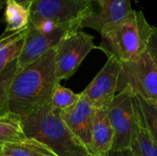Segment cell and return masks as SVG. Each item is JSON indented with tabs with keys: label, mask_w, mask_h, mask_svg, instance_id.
Returning <instances> with one entry per match:
<instances>
[{
	"label": "cell",
	"mask_w": 157,
	"mask_h": 156,
	"mask_svg": "<svg viewBox=\"0 0 157 156\" xmlns=\"http://www.w3.org/2000/svg\"><path fill=\"white\" fill-rule=\"evenodd\" d=\"M4 21L6 22L4 34L17 32L29 27L30 13L25 6L13 0H6Z\"/></svg>",
	"instance_id": "e0dca14e"
},
{
	"label": "cell",
	"mask_w": 157,
	"mask_h": 156,
	"mask_svg": "<svg viewBox=\"0 0 157 156\" xmlns=\"http://www.w3.org/2000/svg\"><path fill=\"white\" fill-rule=\"evenodd\" d=\"M77 30L80 29H66L52 33H41L29 27L26 42L22 53L17 60V68H23L46 52L56 49L65 36Z\"/></svg>",
	"instance_id": "30bf717a"
},
{
	"label": "cell",
	"mask_w": 157,
	"mask_h": 156,
	"mask_svg": "<svg viewBox=\"0 0 157 156\" xmlns=\"http://www.w3.org/2000/svg\"><path fill=\"white\" fill-rule=\"evenodd\" d=\"M0 156H59L43 143L28 138L17 143L0 144Z\"/></svg>",
	"instance_id": "9a60e30c"
},
{
	"label": "cell",
	"mask_w": 157,
	"mask_h": 156,
	"mask_svg": "<svg viewBox=\"0 0 157 156\" xmlns=\"http://www.w3.org/2000/svg\"><path fill=\"white\" fill-rule=\"evenodd\" d=\"M27 7L30 23L40 19L60 23L83 22L95 13L92 4L84 0H32Z\"/></svg>",
	"instance_id": "8992f818"
},
{
	"label": "cell",
	"mask_w": 157,
	"mask_h": 156,
	"mask_svg": "<svg viewBox=\"0 0 157 156\" xmlns=\"http://www.w3.org/2000/svg\"><path fill=\"white\" fill-rule=\"evenodd\" d=\"M134 97L142 108L147 127L157 143V105L147 101L146 99L135 93Z\"/></svg>",
	"instance_id": "ffe728a7"
},
{
	"label": "cell",
	"mask_w": 157,
	"mask_h": 156,
	"mask_svg": "<svg viewBox=\"0 0 157 156\" xmlns=\"http://www.w3.org/2000/svg\"><path fill=\"white\" fill-rule=\"evenodd\" d=\"M108 110L115 135L113 153L131 150L137 122L132 89L126 86L123 90L118 92Z\"/></svg>",
	"instance_id": "277c9868"
},
{
	"label": "cell",
	"mask_w": 157,
	"mask_h": 156,
	"mask_svg": "<svg viewBox=\"0 0 157 156\" xmlns=\"http://www.w3.org/2000/svg\"><path fill=\"white\" fill-rule=\"evenodd\" d=\"M26 139L28 136L21 116L10 111L0 115V144L17 143Z\"/></svg>",
	"instance_id": "2e32d148"
},
{
	"label": "cell",
	"mask_w": 157,
	"mask_h": 156,
	"mask_svg": "<svg viewBox=\"0 0 157 156\" xmlns=\"http://www.w3.org/2000/svg\"><path fill=\"white\" fill-rule=\"evenodd\" d=\"M96 108L81 93L80 100L72 108L61 111V116L76 139L90 154V145Z\"/></svg>",
	"instance_id": "9c48e42d"
},
{
	"label": "cell",
	"mask_w": 157,
	"mask_h": 156,
	"mask_svg": "<svg viewBox=\"0 0 157 156\" xmlns=\"http://www.w3.org/2000/svg\"><path fill=\"white\" fill-rule=\"evenodd\" d=\"M115 156H134L132 150H127V151H122L119 153H115Z\"/></svg>",
	"instance_id": "7402d4cb"
},
{
	"label": "cell",
	"mask_w": 157,
	"mask_h": 156,
	"mask_svg": "<svg viewBox=\"0 0 157 156\" xmlns=\"http://www.w3.org/2000/svg\"><path fill=\"white\" fill-rule=\"evenodd\" d=\"M81 98V93H75L71 89L58 85L52 95L51 106L60 111L66 110L75 106Z\"/></svg>",
	"instance_id": "d6986e66"
},
{
	"label": "cell",
	"mask_w": 157,
	"mask_h": 156,
	"mask_svg": "<svg viewBox=\"0 0 157 156\" xmlns=\"http://www.w3.org/2000/svg\"><path fill=\"white\" fill-rule=\"evenodd\" d=\"M152 32L153 26L144 13L133 10L123 20L103 29L98 49L121 63L132 62L147 51Z\"/></svg>",
	"instance_id": "7a4b0ae2"
},
{
	"label": "cell",
	"mask_w": 157,
	"mask_h": 156,
	"mask_svg": "<svg viewBox=\"0 0 157 156\" xmlns=\"http://www.w3.org/2000/svg\"><path fill=\"white\" fill-rule=\"evenodd\" d=\"M56 49L17 70L7 100V109L23 119L52 102L60 80L56 75Z\"/></svg>",
	"instance_id": "6da1fadb"
},
{
	"label": "cell",
	"mask_w": 157,
	"mask_h": 156,
	"mask_svg": "<svg viewBox=\"0 0 157 156\" xmlns=\"http://www.w3.org/2000/svg\"><path fill=\"white\" fill-rule=\"evenodd\" d=\"M130 86L132 91L157 105V67L146 51L138 59L122 63L118 92Z\"/></svg>",
	"instance_id": "5b68a950"
},
{
	"label": "cell",
	"mask_w": 157,
	"mask_h": 156,
	"mask_svg": "<svg viewBox=\"0 0 157 156\" xmlns=\"http://www.w3.org/2000/svg\"><path fill=\"white\" fill-rule=\"evenodd\" d=\"M114 131L109 120L108 108H96L90 154L111 156L114 148Z\"/></svg>",
	"instance_id": "7c38bea8"
},
{
	"label": "cell",
	"mask_w": 157,
	"mask_h": 156,
	"mask_svg": "<svg viewBox=\"0 0 157 156\" xmlns=\"http://www.w3.org/2000/svg\"><path fill=\"white\" fill-rule=\"evenodd\" d=\"M147 51L157 67V27L155 26H153V32L148 42Z\"/></svg>",
	"instance_id": "44dd1931"
},
{
	"label": "cell",
	"mask_w": 157,
	"mask_h": 156,
	"mask_svg": "<svg viewBox=\"0 0 157 156\" xmlns=\"http://www.w3.org/2000/svg\"><path fill=\"white\" fill-rule=\"evenodd\" d=\"M133 10L131 0H105L98 11L83 21L82 28H90L101 33L105 27L123 20Z\"/></svg>",
	"instance_id": "8fae6325"
},
{
	"label": "cell",
	"mask_w": 157,
	"mask_h": 156,
	"mask_svg": "<svg viewBox=\"0 0 157 156\" xmlns=\"http://www.w3.org/2000/svg\"><path fill=\"white\" fill-rule=\"evenodd\" d=\"M84 1H86V2H87V3H90V4L96 3V4H98V6L99 7H101V6H103L104 2H105V0H84Z\"/></svg>",
	"instance_id": "603a6c76"
},
{
	"label": "cell",
	"mask_w": 157,
	"mask_h": 156,
	"mask_svg": "<svg viewBox=\"0 0 157 156\" xmlns=\"http://www.w3.org/2000/svg\"><path fill=\"white\" fill-rule=\"evenodd\" d=\"M98 47L94 36L82 30L65 36L56 48V75L60 81L72 77L88 53Z\"/></svg>",
	"instance_id": "52a82bcc"
},
{
	"label": "cell",
	"mask_w": 157,
	"mask_h": 156,
	"mask_svg": "<svg viewBox=\"0 0 157 156\" xmlns=\"http://www.w3.org/2000/svg\"><path fill=\"white\" fill-rule=\"evenodd\" d=\"M29 27L17 32L3 34L0 40V71L13 62H16L20 57L27 35Z\"/></svg>",
	"instance_id": "5bb4252c"
},
{
	"label": "cell",
	"mask_w": 157,
	"mask_h": 156,
	"mask_svg": "<svg viewBox=\"0 0 157 156\" xmlns=\"http://www.w3.org/2000/svg\"><path fill=\"white\" fill-rule=\"evenodd\" d=\"M78 156H93L92 154H85V155H78Z\"/></svg>",
	"instance_id": "d4e9b609"
},
{
	"label": "cell",
	"mask_w": 157,
	"mask_h": 156,
	"mask_svg": "<svg viewBox=\"0 0 157 156\" xmlns=\"http://www.w3.org/2000/svg\"><path fill=\"white\" fill-rule=\"evenodd\" d=\"M135 98V97H134ZM136 105V131L132 145V152L134 156H157V143L152 136L142 108L135 99Z\"/></svg>",
	"instance_id": "4fadbf2b"
},
{
	"label": "cell",
	"mask_w": 157,
	"mask_h": 156,
	"mask_svg": "<svg viewBox=\"0 0 157 156\" xmlns=\"http://www.w3.org/2000/svg\"><path fill=\"white\" fill-rule=\"evenodd\" d=\"M13 1L17 2V3H19V4H21V5H23V6H25L27 7L32 0H13Z\"/></svg>",
	"instance_id": "cb8c5ba5"
},
{
	"label": "cell",
	"mask_w": 157,
	"mask_h": 156,
	"mask_svg": "<svg viewBox=\"0 0 157 156\" xmlns=\"http://www.w3.org/2000/svg\"><path fill=\"white\" fill-rule=\"evenodd\" d=\"M17 70V61H16L0 71V115L8 111V95Z\"/></svg>",
	"instance_id": "ac0fdd59"
},
{
	"label": "cell",
	"mask_w": 157,
	"mask_h": 156,
	"mask_svg": "<svg viewBox=\"0 0 157 156\" xmlns=\"http://www.w3.org/2000/svg\"><path fill=\"white\" fill-rule=\"evenodd\" d=\"M28 138L38 140L59 156H78L89 154L76 139L61 116V111L51 104L23 119Z\"/></svg>",
	"instance_id": "3957f363"
},
{
	"label": "cell",
	"mask_w": 157,
	"mask_h": 156,
	"mask_svg": "<svg viewBox=\"0 0 157 156\" xmlns=\"http://www.w3.org/2000/svg\"><path fill=\"white\" fill-rule=\"evenodd\" d=\"M121 67V62L114 57H109L95 78L81 92L95 108H109L112 103L118 94Z\"/></svg>",
	"instance_id": "ba28073f"
}]
</instances>
